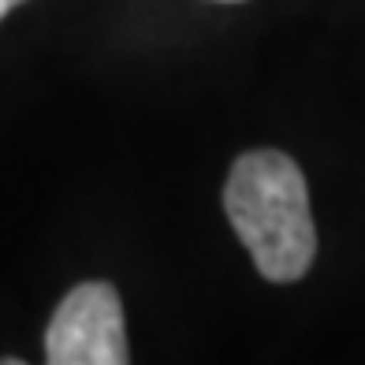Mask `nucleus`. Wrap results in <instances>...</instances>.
I'll return each mask as SVG.
<instances>
[{
  "instance_id": "3",
  "label": "nucleus",
  "mask_w": 365,
  "mask_h": 365,
  "mask_svg": "<svg viewBox=\"0 0 365 365\" xmlns=\"http://www.w3.org/2000/svg\"><path fill=\"white\" fill-rule=\"evenodd\" d=\"M19 4H23V0H0V19H4L11 8H19Z\"/></svg>"
},
{
  "instance_id": "1",
  "label": "nucleus",
  "mask_w": 365,
  "mask_h": 365,
  "mask_svg": "<svg viewBox=\"0 0 365 365\" xmlns=\"http://www.w3.org/2000/svg\"><path fill=\"white\" fill-rule=\"evenodd\" d=\"M224 209L264 279L294 284L309 272L317 254V231L306 179L287 153L279 149L242 153L227 175Z\"/></svg>"
},
{
  "instance_id": "2",
  "label": "nucleus",
  "mask_w": 365,
  "mask_h": 365,
  "mask_svg": "<svg viewBox=\"0 0 365 365\" xmlns=\"http://www.w3.org/2000/svg\"><path fill=\"white\" fill-rule=\"evenodd\" d=\"M123 302L112 284H78L63 294L45 331V361L53 365H123Z\"/></svg>"
}]
</instances>
